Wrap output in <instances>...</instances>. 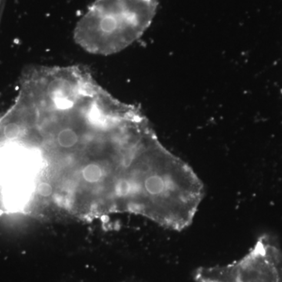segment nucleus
<instances>
[{
	"label": "nucleus",
	"mask_w": 282,
	"mask_h": 282,
	"mask_svg": "<svg viewBox=\"0 0 282 282\" xmlns=\"http://www.w3.org/2000/svg\"><path fill=\"white\" fill-rule=\"evenodd\" d=\"M35 192L40 198L48 199L54 196V187L48 182H39L35 187Z\"/></svg>",
	"instance_id": "f03ea898"
},
{
	"label": "nucleus",
	"mask_w": 282,
	"mask_h": 282,
	"mask_svg": "<svg viewBox=\"0 0 282 282\" xmlns=\"http://www.w3.org/2000/svg\"><path fill=\"white\" fill-rule=\"evenodd\" d=\"M157 7V0H96L75 27V41L93 54L119 52L142 36Z\"/></svg>",
	"instance_id": "f257e3e1"
}]
</instances>
